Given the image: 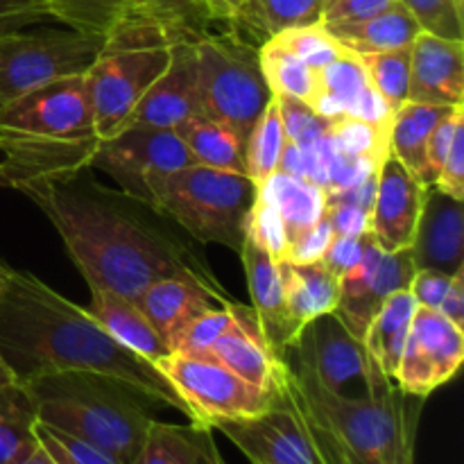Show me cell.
<instances>
[{
	"label": "cell",
	"instance_id": "cell-1",
	"mask_svg": "<svg viewBox=\"0 0 464 464\" xmlns=\"http://www.w3.org/2000/svg\"><path fill=\"white\" fill-rule=\"evenodd\" d=\"M53 222L89 285L136 299L152 284L172 276L195 279L236 302L207 258L177 231L168 218L148 204L111 190L84 168L27 179L16 186Z\"/></svg>",
	"mask_w": 464,
	"mask_h": 464
},
{
	"label": "cell",
	"instance_id": "cell-2",
	"mask_svg": "<svg viewBox=\"0 0 464 464\" xmlns=\"http://www.w3.org/2000/svg\"><path fill=\"white\" fill-rule=\"evenodd\" d=\"M0 353L21 383L59 372H91L125 385L152 406L175 408L190 421L188 406L154 362L116 343L86 308L5 263Z\"/></svg>",
	"mask_w": 464,
	"mask_h": 464
},
{
	"label": "cell",
	"instance_id": "cell-3",
	"mask_svg": "<svg viewBox=\"0 0 464 464\" xmlns=\"http://www.w3.org/2000/svg\"><path fill=\"white\" fill-rule=\"evenodd\" d=\"M288 361V358H285ZM295 392L338 464H417V424L424 399L385 383L362 397L322 388L290 362Z\"/></svg>",
	"mask_w": 464,
	"mask_h": 464
},
{
	"label": "cell",
	"instance_id": "cell-4",
	"mask_svg": "<svg viewBox=\"0 0 464 464\" xmlns=\"http://www.w3.org/2000/svg\"><path fill=\"white\" fill-rule=\"evenodd\" d=\"M44 424L86 440L118 460H136L152 403L125 385L91 372H59L23 381Z\"/></svg>",
	"mask_w": 464,
	"mask_h": 464
},
{
	"label": "cell",
	"instance_id": "cell-5",
	"mask_svg": "<svg viewBox=\"0 0 464 464\" xmlns=\"http://www.w3.org/2000/svg\"><path fill=\"white\" fill-rule=\"evenodd\" d=\"M254 199L256 184L247 175L190 163L159 181L154 211L198 243L240 254Z\"/></svg>",
	"mask_w": 464,
	"mask_h": 464
},
{
	"label": "cell",
	"instance_id": "cell-6",
	"mask_svg": "<svg viewBox=\"0 0 464 464\" xmlns=\"http://www.w3.org/2000/svg\"><path fill=\"white\" fill-rule=\"evenodd\" d=\"M193 45L202 113L229 127L245 145L267 102L275 98L263 75L258 48L236 30L195 34Z\"/></svg>",
	"mask_w": 464,
	"mask_h": 464
},
{
	"label": "cell",
	"instance_id": "cell-7",
	"mask_svg": "<svg viewBox=\"0 0 464 464\" xmlns=\"http://www.w3.org/2000/svg\"><path fill=\"white\" fill-rule=\"evenodd\" d=\"M211 430L229 438L252 464H338L295 392L285 358L266 412L247 420L216 421Z\"/></svg>",
	"mask_w": 464,
	"mask_h": 464
},
{
	"label": "cell",
	"instance_id": "cell-8",
	"mask_svg": "<svg viewBox=\"0 0 464 464\" xmlns=\"http://www.w3.org/2000/svg\"><path fill=\"white\" fill-rule=\"evenodd\" d=\"M102 48L104 39L71 27H44L36 32L27 27L0 36V107L34 86L84 75Z\"/></svg>",
	"mask_w": 464,
	"mask_h": 464
},
{
	"label": "cell",
	"instance_id": "cell-9",
	"mask_svg": "<svg viewBox=\"0 0 464 464\" xmlns=\"http://www.w3.org/2000/svg\"><path fill=\"white\" fill-rule=\"evenodd\" d=\"M154 367L166 376L190 411V424L213 429L216 421L247 420L267 411L275 390L256 388L229 367L208 356L170 352L157 358Z\"/></svg>",
	"mask_w": 464,
	"mask_h": 464
},
{
	"label": "cell",
	"instance_id": "cell-10",
	"mask_svg": "<svg viewBox=\"0 0 464 464\" xmlns=\"http://www.w3.org/2000/svg\"><path fill=\"white\" fill-rule=\"evenodd\" d=\"M190 163L193 157L175 130L134 125L98 139L86 166L109 175L122 193L154 208L159 181Z\"/></svg>",
	"mask_w": 464,
	"mask_h": 464
},
{
	"label": "cell",
	"instance_id": "cell-11",
	"mask_svg": "<svg viewBox=\"0 0 464 464\" xmlns=\"http://www.w3.org/2000/svg\"><path fill=\"white\" fill-rule=\"evenodd\" d=\"M170 63V44H104L86 71L98 139L116 134Z\"/></svg>",
	"mask_w": 464,
	"mask_h": 464
},
{
	"label": "cell",
	"instance_id": "cell-12",
	"mask_svg": "<svg viewBox=\"0 0 464 464\" xmlns=\"http://www.w3.org/2000/svg\"><path fill=\"white\" fill-rule=\"evenodd\" d=\"M284 358L308 372L322 388L344 397L353 383H361L362 394L394 383L372 361L365 340L356 338L335 311L306 322Z\"/></svg>",
	"mask_w": 464,
	"mask_h": 464
},
{
	"label": "cell",
	"instance_id": "cell-13",
	"mask_svg": "<svg viewBox=\"0 0 464 464\" xmlns=\"http://www.w3.org/2000/svg\"><path fill=\"white\" fill-rule=\"evenodd\" d=\"M0 125L18 134L63 143H95L93 107L84 75L34 86L0 107Z\"/></svg>",
	"mask_w": 464,
	"mask_h": 464
},
{
	"label": "cell",
	"instance_id": "cell-14",
	"mask_svg": "<svg viewBox=\"0 0 464 464\" xmlns=\"http://www.w3.org/2000/svg\"><path fill=\"white\" fill-rule=\"evenodd\" d=\"M464 362V331L453 326L440 311L417 306L403 344L394 383L401 392L429 399L453 381Z\"/></svg>",
	"mask_w": 464,
	"mask_h": 464
},
{
	"label": "cell",
	"instance_id": "cell-15",
	"mask_svg": "<svg viewBox=\"0 0 464 464\" xmlns=\"http://www.w3.org/2000/svg\"><path fill=\"white\" fill-rule=\"evenodd\" d=\"M417 267L411 249L383 252L372 231L365 236V252L358 266H353L340 279L338 313L356 338L365 340L372 320L385 299L397 290H408Z\"/></svg>",
	"mask_w": 464,
	"mask_h": 464
},
{
	"label": "cell",
	"instance_id": "cell-16",
	"mask_svg": "<svg viewBox=\"0 0 464 464\" xmlns=\"http://www.w3.org/2000/svg\"><path fill=\"white\" fill-rule=\"evenodd\" d=\"M195 113H202L198 93V59L193 36H179L170 44L168 68L150 86L122 127L145 125L172 130Z\"/></svg>",
	"mask_w": 464,
	"mask_h": 464
},
{
	"label": "cell",
	"instance_id": "cell-17",
	"mask_svg": "<svg viewBox=\"0 0 464 464\" xmlns=\"http://www.w3.org/2000/svg\"><path fill=\"white\" fill-rule=\"evenodd\" d=\"M426 188L394 154L381 163L370 231L383 252L411 249Z\"/></svg>",
	"mask_w": 464,
	"mask_h": 464
},
{
	"label": "cell",
	"instance_id": "cell-18",
	"mask_svg": "<svg viewBox=\"0 0 464 464\" xmlns=\"http://www.w3.org/2000/svg\"><path fill=\"white\" fill-rule=\"evenodd\" d=\"M417 270L456 275L464 267V207L462 199L429 186L424 207L411 245Z\"/></svg>",
	"mask_w": 464,
	"mask_h": 464
},
{
	"label": "cell",
	"instance_id": "cell-19",
	"mask_svg": "<svg viewBox=\"0 0 464 464\" xmlns=\"http://www.w3.org/2000/svg\"><path fill=\"white\" fill-rule=\"evenodd\" d=\"M464 100V41L420 32L411 45L408 102L456 107Z\"/></svg>",
	"mask_w": 464,
	"mask_h": 464
},
{
	"label": "cell",
	"instance_id": "cell-20",
	"mask_svg": "<svg viewBox=\"0 0 464 464\" xmlns=\"http://www.w3.org/2000/svg\"><path fill=\"white\" fill-rule=\"evenodd\" d=\"M238 256L243 258L245 276H247L249 295H252V311L256 313L258 326L272 352L284 358L302 326L290 317L285 308L279 263L249 236L245 238Z\"/></svg>",
	"mask_w": 464,
	"mask_h": 464
},
{
	"label": "cell",
	"instance_id": "cell-21",
	"mask_svg": "<svg viewBox=\"0 0 464 464\" xmlns=\"http://www.w3.org/2000/svg\"><path fill=\"white\" fill-rule=\"evenodd\" d=\"M95 143L36 139V136L9 131L0 125V186L16 188L18 184L34 177L84 168Z\"/></svg>",
	"mask_w": 464,
	"mask_h": 464
},
{
	"label": "cell",
	"instance_id": "cell-22",
	"mask_svg": "<svg viewBox=\"0 0 464 464\" xmlns=\"http://www.w3.org/2000/svg\"><path fill=\"white\" fill-rule=\"evenodd\" d=\"M234 315V324L202 356L213 358L220 365L229 367L234 374H238L247 383L272 392L284 358L276 356L270 344H267L252 306L236 302Z\"/></svg>",
	"mask_w": 464,
	"mask_h": 464
},
{
	"label": "cell",
	"instance_id": "cell-23",
	"mask_svg": "<svg viewBox=\"0 0 464 464\" xmlns=\"http://www.w3.org/2000/svg\"><path fill=\"white\" fill-rule=\"evenodd\" d=\"M140 311L150 320V324L161 334L168 349L172 352V344L179 338L181 331L199 315L213 306H229L220 295L213 293L204 284L184 276H172L161 279L150 285L139 299H136ZM234 304V302H231Z\"/></svg>",
	"mask_w": 464,
	"mask_h": 464
},
{
	"label": "cell",
	"instance_id": "cell-24",
	"mask_svg": "<svg viewBox=\"0 0 464 464\" xmlns=\"http://www.w3.org/2000/svg\"><path fill=\"white\" fill-rule=\"evenodd\" d=\"M89 288L91 306L86 308V311L95 317V322H98L116 343L131 349V352H136L139 356L148 358L150 362L170 353L166 340H163L161 334L150 324V320L145 317V313L140 311L139 304L122 297V295L113 293V290L98 288V285H89Z\"/></svg>",
	"mask_w": 464,
	"mask_h": 464
},
{
	"label": "cell",
	"instance_id": "cell-25",
	"mask_svg": "<svg viewBox=\"0 0 464 464\" xmlns=\"http://www.w3.org/2000/svg\"><path fill=\"white\" fill-rule=\"evenodd\" d=\"M131 464H227L213 430L198 424L152 420L140 451Z\"/></svg>",
	"mask_w": 464,
	"mask_h": 464
},
{
	"label": "cell",
	"instance_id": "cell-26",
	"mask_svg": "<svg viewBox=\"0 0 464 464\" xmlns=\"http://www.w3.org/2000/svg\"><path fill=\"white\" fill-rule=\"evenodd\" d=\"M54 23L84 34L111 39L136 21H157L152 0H44Z\"/></svg>",
	"mask_w": 464,
	"mask_h": 464
},
{
	"label": "cell",
	"instance_id": "cell-27",
	"mask_svg": "<svg viewBox=\"0 0 464 464\" xmlns=\"http://www.w3.org/2000/svg\"><path fill=\"white\" fill-rule=\"evenodd\" d=\"M324 27L344 48L356 54L411 48L415 36L421 32L412 14L399 0L361 21L329 23V25L324 23Z\"/></svg>",
	"mask_w": 464,
	"mask_h": 464
},
{
	"label": "cell",
	"instance_id": "cell-28",
	"mask_svg": "<svg viewBox=\"0 0 464 464\" xmlns=\"http://www.w3.org/2000/svg\"><path fill=\"white\" fill-rule=\"evenodd\" d=\"M279 272L281 284H284L285 308L299 326L338 308L340 276H335L322 261H281Z\"/></svg>",
	"mask_w": 464,
	"mask_h": 464
},
{
	"label": "cell",
	"instance_id": "cell-29",
	"mask_svg": "<svg viewBox=\"0 0 464 464\" xmlns=\"http://www.w3.org/2000/svg\"><path fill=\"white\" fill-rule=\"evenodd\" d=\"M256 193L276 211L285 229V240L295 238L299 231L308 229L324 216V188L308 179L275 172L266 184L256 186Z\"/></svg>",
	"mask_w": 464,
	"mask_h": 464
},
{
	"label": "cell",
	"instance_id": "cell-30",
	"mask_svg": "<svg viewBox=\"0 0 464 464\" xmlns=\"http://www.w3.org/2000/svg\"><path fill=\"white\" fill-rule=\"evenodd\" d=\"M415 313L417 302L411 290H397L385 299L365 334V347L372 361L390 381L397 374Z\"/></svg>",
	"mask_w": 464,
	"mask_h": 464
},
{
	"label": "cell",
	"instance_id": "cell-31",
	"mask_svg": "<svg viewBox=\"0 0 464 464\" xmlns=\"http://www.w3.org/2000/svg\"><path fill=\"white\" fill-rule=\"evenodd\" d=\"M451 109L453 107H442V104L406 102L394 111L392 127H390V152L412 175L420 177L424 186H429V181H426V150H429L430 134Z\"/></svg>",
	"mask_w": 464,
	"mask_h": 464
},
{
	"label": "cell",
	"instance_id": "cell-32",
	"mask_svg": "<svg viewBox=\"0 0 464 464\" xmlns=\"http://www.w3.org/2000/svg\"><path fill=\"white\" fill-rule=\"evenodd\" d=\"M172 130L186 145L195 163L247 175V170H245V145L240 143L238 136L229 127L220 125L204 113H195Z\"/></svg>",
	"mask_w": 464,
	"mask_h": 464
},
{
	"label": "cell",
	"instance_id": "cell-33",
	"mask_svg": "<svg viewBox=\"0 0 464 464\" xmlns=\"http://www.w3.org/2000/svg\"><path fill=\"white\" fill-rule=\"evenodd\" d=\"M34 399L25 383L0 388V464H21L39 449Z\"/></svg>",
	"mask_w": 464,
	"mask_h": 464
},
{
	"label": "cell",
	"instance_id": "cell-34",
	"mask_svg": "<svg viewBox=\"0 0 464 464\" xmlns=\"http://www.w3.org/2000/svg\"><path fill=\"white\" fill-rule=\"evenodd\" d=\"M367 86H370V80H367L365 66L361 57L349 50L347 54L317 71V91L311 109L329 121L349 116Z\"/></svg>",
	"mask_w": 464,
	"mask_h": 464
},
{
	"label": "cell",
	"instance_id": "cell-35",
	"mask_svg": "<svg viewBox=\"0 0 464 464\" xmlns=\"http://www.w3.org/2000/svg\"><path fill=\"white\" fill-rule=\"evenodd\" d=\"M258 59H261L263 75L272 95H288L311 107L317 91L315 68L306 66L302 59H297L272 39H266L258 45Z\"/></svg>",
	"mask_w": 464,
	"mask_h": 464
},
{
	"label": "cell",
	"instance_id": "cell-36",
	"mask_svg": "<svg viewBox=\"0 0 464 464\" xmlns=\"http://www.w3.org/2000/svg\"><path fill=\"white\" fill-rule=\"evenodd\" d=\"M285 140L288 139H285L279 102H276V98H272L254 125L247 143H245V170L254 184H266L275 175Z\"/></svg>",
	"mask_w": 464,
	"mask_h": 464
},
{
	"label": "cell",
	"instance_id": "cell-37",
	"mask_svg": "<svg viewBox=\"0 0 464 464\" xmlns=\"http://www.w3.org/2000/svg\"><path fill=\"white\" fill-rule=\"evenodd\" d=\"M329 143L347 157L381 166L390 157V127L374 125L353 116H338L329 122Z\"/></svg>",
	"mask_w": 464,
	"mask_h": 464
},
{
	"label": "cell",
	"instance_id": "cell-38",
	"mask_svg": "<svg viewBox=\"0 0 464 464\" xmlns=\"http://www.w3.org/2000/svg\"><path fill=\"white\" fill-rule=\"evenodd\" d=\"M365 66L370 84L383 95L385 102L397 111L408 102L411 84V48L388 50V53L358 54Z\"/></svg>",
	"mask_w": 464,
	"mask_h": 464
},
{
	"label": "cell",
	"instance_id": "cell-39",
	"mask_svg": "<svg viewBox=\"0 0 464 464\" xmlns=\"http://www.w3.org/2000/svg\"><path fill=\"white\" fill-rule=\"evenodd\" d=\"M272 41L293 53L295 57L302 59L306 66L320 68L329 66L331 62L347 54L349 50L331 34L324 27V23H313V25H299V27H285V30L276 32L270 36Z\"/></svg>",
	"mask_w": 464,
	"mask_h": 464
},
{
	"label": "cell",
	"instance_id": "cell-40",
	"mask_svg": "<svg viewBox=\"0 0 464 464\" xmlns=\"http://www.w3.org/2000/svg\"><path fill=\"white\" fill-rule=\"evenodd\" d=\"M254 14H256L258 34L266 41L285 27L322 23L324 0H256Z\"/></svg>",
	"mask_w": 464,
	"mask_h": 464
},
{
	"label": "cell",
	"instance_id": "cell-41",
	"mask_svg": "<svg viewBox=\"0 0 464 464\" xmlns=\"http://www.w3.org/2000/svg\"><path fill=\"white\" fill-rule=\"evenodd\" d=\"M34 430L41 447L57 464H125L104 449L71 433H63V430L44 424V421H36Z\"/></svg>",
	"mask_w": 464,
	"mask_h": 464
},
{
	"label": "cell",
	"instance_id": "cell-42",
	"mask_svg": "<svg viewBox=\"0 0 464 464\" xmlns=\"http://www.w3.org/2000/svg\"><path fill=\"white\" fill-rule=\"evenodd\" d=\"M421 32L442 39L464 41V9L456 0H399Z\"/></svg>",
	"mask_w": 464,
	"mask_h": 464
},
{
	"label": "cell",
	"instance_id": "cell-43",
	"mask_svg": "<svg viewBox=\"0 0 464 464\" xmlns=\"http://www.w3.org/2000/svg\"><path fill=\"white\" fill-rule=\"evenodd\" d=\"M236 304V302H234ZM234 304L229 306H213L208 311L199 313L188 326L179 334V338L172 344V352L190 353V356H202L211 349V344L234 324Z\"/></svg>",
	"mask_w": 464,
	"mask_h": 464
},
{
	"label": "cell",
	"instance_id": "cell-44",
	"mask_svg": "<svg viewBox=\"0 0 464 464\" xmlns=\"http://www.w3.org/2000/svg\"><path fill=\"white\" fill-rule=\"evenodd\" d=\"M275 98L279 102L285 139L302 150L315 148L329 131V118L313 111L302 100L288 98V95H275Z\"/></svg>",
	"mask_w": 464,
	"mask_h": 464
},
{
	"label": "cell",
	"instance_id": "cell-45",
	"mask_svg": "<svg viewBox=\"0 0 464 464\" xmlns=\"http://www.w3.org/2000/svg\"><path fill=\"white\" fill-rule=\"evenodd\" d=\"M152 9L159 23L186 36L199 34V25L208 23L204 0H152Z\"/></svg>",
	"mask_w": 464,
	"mask_h": 464
},
{
	"label": "cell",
	"instance_id": "cell-46",
	"mask_svg": "<svg viewBox=\"0 0 464 464\" xmlns=\"http://www.w3.org/2000/svg\"><path fill=\"white\" fill-rule=\"evenodd\" d=\"M334 240V229L329 225V218L324 216L311 225L308 229L299 231L295 238L288 240L285 245L284 261L285 263H315L324 256L326 247Z\"/></svg>",
	"mask_w": 464,
	"mask_h": 464
},
{
	"label": "cell",
	"instance_id": "cell-47",
	"mask_svg": "<svg viewBox=\"0 0 464 464\" xmlns=\"http://www.w3.org/2000/svg\"><path fill=\"white\" fill-rule=\"evenodd\" d=\"M464 122V107L462 104H456L442 121L438 122L435 131L430 134L429 150H426V181L429 186L435 184L440 170H442V163L447 159L449 148H451V140L456 130Z\"/></svg>",
	"mask_w": 464,
	"mask_h": 464
},
{
	"label": "cell",
	"instance_id": "cell-48",
	"mask_svg": "<svg viewBox=\"0 0 464 464\" xmlns=\"http://www.w3.org/2000/svg\"><path fill=\"white\" fill-rule=\"evenodd\" d=\"M254 3L256 0H204L207 21L225 23V25H231L234 30L245 27V30H252V34H258Z\"/></svg>",
	"mask_w": 464,
	"mask_h": 464
},
{
	"label": "cell",
	"instance_id": "cell-49",
	"mask_svg": "<svg viewBox=\"0 0 464 464\" xmlns=\"http://www.w3.org/2000/svg\"><path fill=\"white\" fill-rule=\"evenodd\" d=\"M433 186L451 198L464 199V122L453 134L451 148Z\"/></svg>",
	"mask_w": 464,
	"mask_h": 464
},
{
	"label": "cell",
	"instance_id": "cell-50",
	"mask_svg": "<svg viewBox=\"0 0 464 464\" xmlns=\"http://www.w3.org/2000/svg\"><path fill=\"white\" fill-rule=\"evenodd\" d=\"M365 236H334V240L326 247L324 256L320 258L335 276L343 279L353 266H358V261L362 258V252H365Z\"/></svg>",
	"mask_w": 464,
	"mask_h": 464
},
{
	"label": "cell",
	"instance_id": "cell-51",
	"mask_svg": "<svg viewBox=\"0 0 464 464\" xmlns=\"http://www.w3.org/2000/svg\"><path fill=\"white\" fill-rule=\"evenodd\" d=\"M451 279L453 275H444V272L438 270H417L411 285H408V290H411L412 297H415L417 306L438 311L444 295L449 293Z\"/></svg>",
	"mask_w": 464,
	"mask_h": 464
},
{
	"label": "cell",
	"instance_id": "cell-52",
	"mask_svg": "<svg viewBox=\"0 0 464 464\" xmlns=\"http://www.w3.org/2000/svg\"><path fill=\"white\" fill-rule=\"evenodd\" d=\"M324 213L329 218L334 236H362L372 227V213L352 207V204L326 202Z\"/></svg>",
	"mask_w": 464,
	"mask_h": 464
},
{
	"label": "cell",
	"instance_id": "cell-53",
	"mask_svg": "<svg viewBox=\"0 0 464 464\" xmlns=\"http://www.w3.org/2000/svg\"><path fill=\"white\" fill-rule=\"evenodd\" d=\"M397 3V0H331L324 9L322 23H349L361 21V18L372 16V14L381 12L388 5Z\"/></svg>",
	"mask_w": 464,
	"mask_h": 464
},
{
	"label": "cell",
	"instance_id": "cell-54",
	"mask_svg": "<svg viewBox=\"0 0 464 464\" xmlns=\"http://www.w3.org/2000/svg\"><path fill=\"white\" fill-rule=\"evenodd\" d=\"M453 326L464 331V267L453 275L451 285H449V293L444 295L442 304L438 308Z\"/></svg>",
	"mask_w": 464,
	"mask_h": 464
},
{
	"label": "cell",
	"instance_id": "cell-55",
	"mask_svg": "<svg viewBox=\"0 0 464 464\" xmlns=\"http://www.w3.org/2000/svg\"><path fill=\"white\" fill-rule=\"evenodd\" d=\"M16 381H18L16 374H14L12 367H9L7 362H5L3 353H0V388H7V385L16 383Z\"/></svg>",
	"mask_w": 464,
	"mask_h": 464
},
{
	"label": "cell",
	"instance_id": "cell-56",
	"mask_svg": "<svg viewBox=\"0 0 464 464\" xmlns=\"http://www.w3.org/2000/svg\"><path fill=\"white\" fill-rule=\"evenodd\" d=\"M21 464H57V462H54L53 458L45 453V449L39 444V449H36V451L32 453L30 458H25V460H23Z\"/></svg>",
	"mask_w": 464,
	"mask_h": 464
},
{
	"label": "cell",
	"instance_id": "cell-57",
	"mask_svg": "<svg viewBox=\"0 0 464 464\" xmlns=\"http://www.w3.org/2000/svg\"><path fill=\"white\" fill-rule=\"evenodd\" d=\"M456 3H458V5H460V7L464 9V0H456Z\"/></svg>",
	"mask_w": 464,
	"mask_h": 464
},
{
	"label": "cell",
	"instance_id": "cell-58",
	"mask_svg": "<svg viewBox=\"0 0 464 464\" xmlns=\"http://www.w3.org/2000/svg\"><path fill=\"white\" fill-rule=\"evenodd\" d=\"M331 3V0H324V9H326V5H329Z\"/></svg>",
	"mask_w": 464,
	"mask_h": 464
}]
</instances>
